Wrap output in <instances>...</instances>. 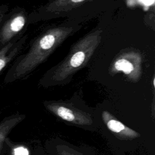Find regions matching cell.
Masks as SVG:
<instances>
[{
    "mask_svg": "<svg viewBox=\"0 0 155 155\" xmlns=\"http://www.w3.org/2000/svg\"><path fill=\"white\" fill-rule=\"evenodd\" d=\"M72 27L50 28L33 42L28 52L16 59L7 73L5 83L24 78L43 62L73 31Z\"/></svg>",
    "mask_w": 155,
    "mask_h": 155,
    "instance_id": "cell-1",
    "label": "cell"
},
{
    "mask_svg": "<svg viewBox=\"0 0 155 155\" xmlns=\"http://www.w3.org/2000/svg\"><path fill=\"white\" fill-rule=\"evenodd\" d=\"M102 30H97L78 41L52 74V80L62 81L84 66L97 48Z\"/></svg>",
    "mask_w": 155,
    "mask_h": 155,
    "instance_id": "cell-2",
    "label": "cell"
},
{
    "mask_svg": "<svg viewBox=\"0 0 155 155\" xmlns=\"http://www.w3.org/2000/svg\"><path fill=\"white\" fill-rule=\"evenodd\" d=\"M44 104L48 111L68 124L91 131L97 129V124L92 114L81 110L73 104L46 101Z\"/></svg>",
    "mask_w": 155,
    "mask_h": 155,
    "instance_id": "cell-3",
    "label": "cell"
},
{
    "mask_svg": "<svg viewBox=\"0 0 155 155\" xmlns=\"http://www.w3.org/2000/svg\"><path fill=\"white\" fill-rule=\"evenodd\" d=\"M110 72L113 74L122 72L130 81L137 82L142 73L140 54L133 50L120 53L111 65Z\"/></svg>",
    "mask_w": 155,
    "mask_h": 155,
    "instance_id": "cell-4",
    "label": "cell"
},
{
    "mask_svg": "<svg viewBox=\"0 0 155 155\" xmlns=\"http://www.w3.org/2000/svg\"><path fill=\"white\" fill-rule=\"evenodd\" d=\"M27 22V16L22 10L7 13L0 26V49L21 36Z\"/></svg>",
    "mask_w": 155,
    "mask_h": 155,
    "instance_id": "cell-5",
    "label": "cell"
},
{
    "mask_svg": "<svg viewBox=\"0 0 155 155\" xmlns=\"http://www.w3.org/2000/svg\"><path fill=\"white\" fill-rule=\"evenodd\" d=\"M101 117L107 128L119 139L133 140L140 136L138 132L124 124L108 111H102Z\"/></svg>",
    "mask_w": 155,
    "mask_h": 155,
    "instance_id": "cell-6",
    "label": "cell"
},
{
    "mask_svg": "<svg viewBox=\"0 0 155 155\" xmlns=\"http://www.w3.org/2000/svg\"><path fill=\"white\" fill-rule=\"evenodd\" d=\"M27 38L21 35L0 49V73L21 51Z\"/></svg>",
    "mask_w": 155,
    "mask_h": 155,
    "instance_id": "cell-7",
    "label": "cell"
},
{
    "mask_svg": "<svg viewBox=\"0 0 155 155\" xmlns=\"http://www.w3.org/2000/svg\"><path fill=\"white\" fill-rule=\"evenodd\" d=\"M24 114H16L5 117L0 123V153L2 151L4 142L7 140V137L10 131L24 118Z\"/></svg>",
    "mask_w": 155,
    "mask_h": 155,
    "instance_id": "cell-8",
    "label": "cell"
},
{
    "mask_svg": "<svg viewBox=\"0 0 155 155\" xmlns=\"http://www.w3.org/2000/svg\"><path fill=\"white\" fill-rule=\"evenodd\" d=\"M87 0H54L48 4L46 10L51 13L68 12L73 8L78 7Z\"/></svg>",
    "mask_w": 155,
    "mask_h": 155,
    "instance_id": "cell-9",
    "label": "cell"
},
{
    "mask_svg": "<svg viewBox=\"0 0 155 155\" xmlns=\"http://www.w3.org/2000/svg\"><path fill=\"white\" fill-rule=\"evenodd\" d=\"M54 150L56 155H84L78 150L64 144L57 145L55 146Z\"/></svg>",
    "mask_w": 155,
    "mask_h": 155,
    "instance_id": "cell-10",
    "label": "cell"
},
{
    "mask_svg": "<svg viewBox=\"0 0 155 155\" xmlns=\"http://www.w3.org/2000/svg\"><path fill=\"white\" fill-rule=\"evenodd\" d=\"M13 155H30L28 149L24 145H16L13 148Z\"/></svg>",
    "mask_w": 155,
    "mask_h": 155,
    "instance_id": "cell-11",
    "label": "cell"
},
{
    "mask_svg": "<svg viewBox=\"0 0 155 155\" xmlns=\"http://www.w3.org/2000/svg\"><path fill=\"white\" fill-rule=\"evenodd\" d=\"M8 12V7L6 4L0 5V26L5 16Z\"/></svg>",
    "mask_w": 155,
    "mask_h": 155,
    "instance_id": "cell-12",
    "label": "cell"
},
{
    "mask_svg": "<svg viewBox=\"0 0 155 155\" xmlns=\"http://www.w3.org/2000/svg\"><path fill=\"white\" fill-rule=\"evenodd\" d=\"M139 2L143 5L150 6L154 4V0H139Z\"/></svg>",
    "mask_w": 155,
    "mask_h": 155,
    "instance_id": "cell-13",
    "label": "cell"
}]
</instances>
